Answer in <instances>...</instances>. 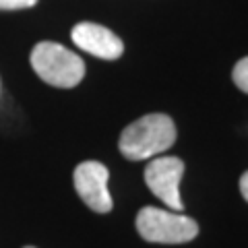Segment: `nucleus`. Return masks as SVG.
Listing matches in <instances>:
<instances>
[{
  "instance_id": "nucleus-1",
  "label": "nucleus",
  "mask_w": 248,
  "mask_h": 248,
  "mask_svg": "<svg viewBox=\"0 0 248 248\" xmlns=\"http://www.w3.org/2000/svg\"><path fill=\"white\" fill-rule=\"evenodd\" d=\"M176 137V124L168 114H147L122 130L118 147L126 159L143 161L168 151Z\"/></svg>"
},
{
  "instance_id": "nucleus-2",
  "label": "nucleus",
  "mask_w": 248,
  "mask_h": 248,
  "mask_svg": "<svg viewBox=\"0 0 248 248\" xmlns=\"http://www.w3.org/2000/svg\"><path fill=\"white\" fill-rule=\"evenodd\" d=\"M31 66L42 81L60 89L77 87L85 77V62L81 56L54 42L35 46L31 52Z\"/></svg>"
},
{
  "instance_id": "nucleus-3",
  "label": "nucleus",
  "mask_w": 248,
  "mask_h": 248,
  "mask_svg": "<svg viewBox=\"0 0 248 248\" xmlns=\"http://www.w3.org/2000/svg\"><path fill=\"white\" fill-rule=\"evenodd\" d=\"M137 232L153 244H186L199 236V223L176 211L143 207L137 213Z\"/></svg>"
},
{
  "instance_id": "nucleus-4",
  "label": "nucleus",
  "mask_w": 248,
  "mask_h": 248,
  "mask_svg": "<svg viewBox=\"0 0 248 248\" xmlns=\"http://www.w3.org/2000/svg\"><path fill=\"white\" fill-rule=\"evenodd\" d=\"M184 176V161L180 157H155L145 168V182L157 199L180 213L184 203L180 199V180Z\"/></svg>"
},
{
  "instance_id": "nucleus-5",
  "label": "nucleus",
  "mask_w": 248,
  "mask_h": 248,
  "mask_svg": "<svg viewBox=\"0 0 248 248\" xmlns=\"http://www.w3.org/2000/svg\"><path fill=\"white\" fill-rule=\"evenodd\" d=\"M108 178L110 172L99 161H83L73 174L75 190L79 192L83 203L95 213H110L114 207L108 190Z\"/></svg>"
},
{
  "instance_id": "nucleus-6",
  "label": "nucleus",
  "mask_w": 248,
  "mask_h": 248,
  "mask_svg": "<svg viewBox=\"0 0 248 248\" xmlns=\"http://www.w3.org/2000/svg\"><path fill=\"white\" fill-rule=\"evenodd\" d=\"M71 37L81 50L102 60H116L124 52V44L120 37L108 27L97 25V23H79L73 27Z\"/></svg>"
},
{
  "instance_id": "nucleus-7",
  "label": "nucleus",
  "mask_w": 248,
  "mask_h": 248,
  "mask_svg": "<svg viewBox=\"0 0 248 248\" xmlns=\"http://www.w3.org/2000/svg\"><path fill=\"white\" fill-rule=\"evenodd\" d=\"M232 79H234V85L240 91L248 93V56L236 62L234 73H232Z\"/></svg>"
},
{
  "instance_id": "nucleus-8",
  "label": "nucleus",
  "mask_w": 248,
  "mask_h": 248,
  "mask_svg": "<svg viewBox=\"0 0 248 248\" xmlns=\"http://www.w3.org/2000/svg\"><path fill=\"white\" fill-rule=\"evenodd\" d=\"M37 0H0V11H17V9H29Z\"/></svg>"
},
{
  "instance_id": "nucleus-9",
  "label": "nucleus",
  "mask_w": 248,
  "mask_h": 248,
  "mask_svg": "<svg viewBox=\"0 0 248 248\" xmlns=\"http://www.w3.org/2000/svg\"><path fill=\"white\" fill-rule=\"evenodd\" d=\"M240 192H242L244 201L248 203V170H246L242 176H240Z\"/></svg>"
},
{
  "instance_id": "nucleus-10",
  "label": "nucleus",
  "mask_w": 248,
  "mask_h": 248,
  "mask_svg": "<svg viewBox=\"0 0 248 248\" xmlns=\"http://www.w3.org/2000/svg\"><path fill=\"white\" fill-rule=\"evenodd\" d=\"M0 91H2V83H0Z\"/></svg>"
},
{
  "instance_id": "nucleus-11",
  "label": "nucleus",
  "mask_w": 248,
  "mask_h": 248,
  "mask_svg": "<svg viewBox=\"0 0 248 248\" xmlns=\"http://www.w3.org/2000/svg\"><path fill=\"white\" fill-rule=\"evenodd\" d=\"M25 248H35V246H25Z\"/></svg>"
}]
</instances>
